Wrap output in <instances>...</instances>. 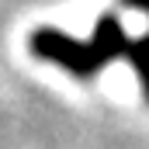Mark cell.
I'll return each instance as SVG.
<instances>
[{
  "mask_svg": "<svg viewBox=\"0 0 149 149\" xmlns=\"http://www.w3.org/2000/svg\"><path fill=\"white\" fill-rule=\"evenodd\" d=\"M121 3L146 14V21H149V0H121ZM28 49H31L35 59L52 63V66L66 70L76 80H94L111 59L128 56L132 70L142 83V97L149 104V24L142 35L132 38L125 31L121 17L114 10H104L87 38H76L70 31H59V28H35L28 35Z\"/></svg>",
  "mask_w": 149,
  "mask_h": 149,
  "instance_id": "1",
  "label": "cell"
}]
</instances>
